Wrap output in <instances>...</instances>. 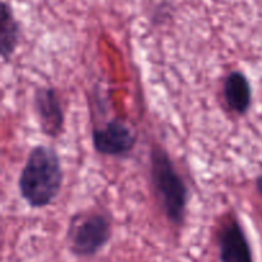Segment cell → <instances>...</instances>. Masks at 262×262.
Masks as SVG:
<instances>
[{"label": "cell", "instance_id": "obj_1", "mask_svg": "<svg viewBox=\"0 0 262 262\" xmlns=\"http://www.w3.org/2000/svg\"><path fill=\"white\" fill-rule=\"evenodd\" d=\"M61 160L55 148L36 146L30 151L18 178V191L32 209H42L54 202L63 187Z\"/></svg>", "mask_w": 262, "mask_h": 262}, {"label": "cell", "instance_id": "obj_2", "mask_svg": "<svg viewBox=\"0 0 262 262\" xmlns=\"http://www.w3.org/2000/svg\"><path fill=\"white\" fill-rule=\"evenodd\" d=\"M150 176L165 216L171 224L182 225L188 206V187L161 146H154L150 152Z\"/></svg>", "mask_w": 262, "mask_h": 262}, {"label": "cell", "instance_id": "obj_3", "mask_svg": "<svg viewBox=\"0 0 262 262\" xmlns=\"http://www.w3.org/2000/svg\"><path fill=\"white\" fill-rule=\"evenodd\" d=\"M112 238V220L99 211L81 212L72 217L67 232L69 251L77 257H91Z\"/></svg>", "mask_w": 262, "mask_h": 262}, {"label": "cell", "instance_id": "obj_4", "mask_svg": "<svg viewBox=\"0 0 262 262\" xmlns=\"http://www.w3.org/2000/svg\"><path fill=\"white\" fill-rule=\"evenodd\" d=\"M137 135L135 130L119 119L107 122L104 127L94 128L92 145L100 155L123 158L135 148Z\"/></svg>", "mask_w": 262, "mask_h": 262}, {"label": "cell", "instance_id": "obj_5", "mask_svg": "<svg viewBox=\"0 0 262 262\" xmlns=\"http://www.w3.org/2000/svg\"><path fill=\"white\" fill-rule=\"evenodd\" d=\"M33 109L43 135L56 138L64 132L66 115L55 89L38 87L33 95Z\"/></svg>", "mask_w": 262, "mask_h": 262}, {"label": "cell", "instance_id": "obj_6", "mask_svg": "<svg viewBox=\"0 0 262 262\" xmlns=\"http://www.w3.org/2000/svg\"><path fill=\"white\" fill-rule=\"evenodd\" d=\"M217 246L220 262H253L252 248L237 217H229L222 224L217 234Z\"/></svg>", "mask_w": 262, "mask_h": 262}, {"label": "cell", "instance_id": "obj_7", "mask_svg": "<svg viewBox=\"0 0 262 262\" xmlns=\"http://www.w3.org/2000/svg\"><path fill=\"white\" fill-rule=\"evenodd\" d=\"M223 95L228 107L238 115H245L252 104V86L243 72L233 71L225 77Z\"/></svg>", "mask_w": 262, "mask_h": 262}, {"label": "cell", "instance_id": "obj_8", "mask_svg": "<svg viewBox=\"0 0 262 262\" xmlns=\"http://www.w3.org/2000/svg\"><path fill=\"white\" fill-rule=\"evenodd\" d=\"M20 40V25L15 18L12 5L3 0L0 9V55L8 63L14 55Z\"/></svg>", "mask_w": 262, "mask_h": 262}, {"label": "cell", "instance_id": "obj_9", "mask_svg": "<svg viewBox=\"0 0 262 262\" xmlns=\"http://www.w3.org/2000/svg\"><path fill=\"white\" fill-rule=\"evenodd\" d=\"M255 186H256V191H257L258 193H260L262 196V174H261V176H258L257 178H256Z\"/></svg>", "mask_w": 262, "mask_h": 262}]
</instances>
